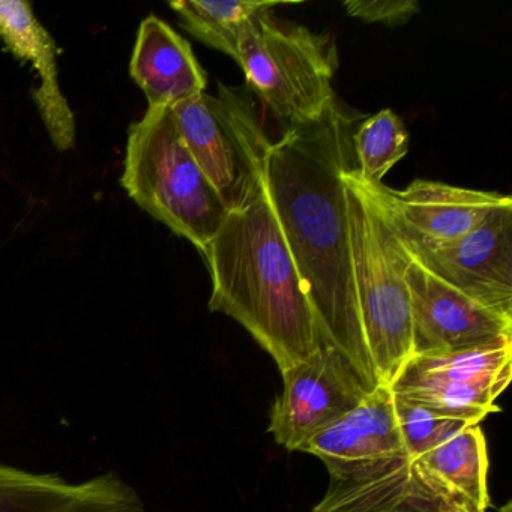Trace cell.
<instances>
[{
  "instance_id": "obj_19",
  "label": "cell",
  "mask_w": 512,
  "mask_h": 512,
  "mask_svg": "<svg viewBox=\"0 0 512 512\" xmlns=\"http://www.w3.org/2000/svg\"><path fill=\"white\" fill-rule=\"evenodd\" d=\"M352 140L356 176L368 185L382 184L383 176L409 152V133L389 109L359 122Z\"/></svg>"
},
{
  "instance_id": "obj_9",
  "label": "cell",
  "mask_w": 512,
  "mask_h": 512,
  "mask_svg": "<svg viewBox=\"0 0 512 512\" xmlns=\"http://www.w3.org/2000/svg\"><path fill=\"white\" fill-rule=\"evenodd\" d=\"M394 233L407 256L434 277L512 317V203L454 241L428 242Z\"/></svg>"
},
{
  "instance_id": "obj_21",
  "label": "cell",
  "mask_w": 512,
  "mask_h": 512,
  "mask_svg": "<svg viewBox=\"0 0 512 512\" xmlns=\"http://www.w3.org/2000/svg\"><path fill=\"white\" fill-rule=\"evenodd\" d=\"M344 8L350 17L389 28L406 25L419 13L416 0H347Z\"/></svg>"
},
{
  "instance_id": "obj_7",
  "label": "cell",
  "mask_w": 512,
  "mask_h": 512,
  "mask_svg": "<svg viewBox=\"0 0 512 512\" xmlns=\"http://www.w3.org/2000/svg\"><path fill=\"white\" fill-rule=\"evenodd\" d=\"M512 376V337L451 352L413 355L389 389L434 415L479 424L500 412Z\"/></svg>"
},
{
  "instance_id": "obj_8",
  "label": "cell",
  "mask_w": 512,
  "mask_h": 512,
  "mask_svg": "<svg viewBox=\"0 0 512 512\" xmlns=\"http://www.w3.org/2000/svg\"><path fill=\"white\" fill-rule=\"evenodd\" d=\"M326 469L328 490L311 512H484L406 452Z\"/></svg>"
},
{
  "instance_id": "obj_13",
  "label": "cell",
  "mask_w": 512,
  "mask_h": 512,
  "mask_svg": "<svg viewBox=\"0 0 512 512\" xmlns=\"http://www.w3.org/2000/svg\"><path fill=\"white\" fill-rule=\"evenodd\" d=\"M0 512H146V506L115 472L70 482L0 464Z\"/></svg>"
},
{
  "instance_id": "obj_17",
  "label": "cell",
  "mask_w": 512,
  "mask_h": 512,
  "mask_svg": "<svg viewBox=\"0 0 512 512\" xmlns=\"http://www.w3.org/2000/svg\"><path fill=\"white\" fill-rule=\"evenodd\" d=\"M169 5L178 14L185 31L238 62L239 46L245 34L281 2L176 0Z\"/></svg>"
},
{
  "instance_id": "obj_12",
  "label": "cell",
  "mask_w": 512,
  "mask_h": 512,
  "mask_svg": "<svg viewBox=\"0 0 512 512\" xmlns=\"http://www.w3.org/2000/svg\"><path fill=\"white\" fill-rule=\"evenodd\" d=\"M406 283L412 310L413 355L451 352L512 337L511 316L473 301L412 259L407 265Z\"/></svg>"
},
{
  "instance_id": "obj_1",
  "label": "cell",
  "mask_w": 512,
  "mask_h": 512,
  "mask_svg": "<svg viewBox=\"0 0 512 512\" xmlns=\"http://www.w3.org/2000/svg\"><path fill=\"white\" fill-rule=\"evenodd\" d=\"M359 115L337 100L271 143L263 182L316 316L322 346L340 349L368 389L379 388L359 317L343 176L356 169Z\"/></svg>"
},
{
  "instance_id": "obj_5",
  "label": "cell",
  "mask_w": 512,
  "mask_h": 512,
  "mask_svg": "<svg viewBox=\"0 0 512 512\" xmlns=\"http://www.w3.org/2000/svg\"><path fill=\"white\" fill-rule=\"evenodd\" d=\"M239 67L262 103L290 127L320 118L334 103L337 53L304 26L260 17L239 46Z\"/></svg>"
},
{
  "instance_id": "obj_2",
  "label": "cell",
  "mask_w": 512,
  "mask_h": 512,
  "mask_svg": "<svg viewBox=\"0 0 512 512\" xmlns=\"http://www.w3.org/2000/svg\"><path fill=\"white\" fill-rule=\"evenodd\" d=\"M202 254L212 280L209 310L241 323L281 373L320 349L316 316L265 182L241 209L227 214Z\"/></svg>"
},
{
  "instance_id": "obj_3",
  "label": "cell",
  "mask_w": 512,
  "mask_h": 512,
  "mask_svg": "<svg viewBox=\"0 0 512 512\" xmlns=\"http://www.w3.org/2000/svg\"><path fill=\"white\" fill-rule=\"evenodd\" d=\"M349 172L344 173L343 181L359 317L377 382L389 388L413 356L406 283L410 259L388 221L350 179Z\"/></svg>"
},
{
  "instance_id": "obj_11",
  "label": "cell",
  "mask_w": 512,
  "mask_h": 512,
  "mask_svg": "<svg viewBox=\"0 0 512 512\" xmlns=\"http://www.w3.org/2000/svg\"><path fill=\"white\" fill-rule=\"evenodd\" d=\"M349 176L395 232L421 241H454L481 226L497 209L512 203L509 196L443 182L416 179L404 190H392L383 184H364L356 176V169Z\"/></svg>"
},
{
  "instance_id": "obj_20",
  "label": "cell",
  "mask_w": 512,
  "mask_h": 512,
  "mask_svg": "<svg viewBox=\"0 0 512 512\" xmlns=\"http://www.w3.org/2000/svg\"><path fill=\"white\" fill-rule=\"evenodd\" d=\"M394 395V394H392ZM395 418L403 439L404 451L410 457H421L446 437L467 425L458 419L442 418L430 410L394 395Z\"/></svg>"
},
{
  "instance_id": "obj_15",
  "label": "cell",
  "mask_w": 512,
  "mask_h": 512,
  "mask_svg": "<svg viewBox=\"0 0 512 512\" xmlns=\"http://www.w3.org/2000/svg\"><path fill=\"white\" fill-rule=\"evenodd\" d=\"M130 73L145 92L149 109L175 106L208 85L190 43L155 16L140 23Z\"/></svg>"
},
{
  "instance_id": "obj_14",
  "label": "cell",
  "mask_w": 512,
  "mask_h": 512,
  "mask_svg": "<svg viewBox=\"0 0 512 512\" xmlns=\"http://www.w3.org/2000/svg\"><path fill=\"white\" fill-rule=\"evenodd\" d=\"M0 40L8 52L20 61L31 62L37 71L40 86L32 91V98L53 145L58 151H70L76 146V119L59 89L56 56L61 50L35 17L31 4L0 0Z\"/></svg>"
},
{
  "instance_id": "obj_4",
  "label": "cell",
  "mask_w": 512,
  "mask_h": 512,
  "mask_svg": "<svg viewBox=\"0 0 512 512\" xmlns=\"http://www.w3.org/2000/svg\"><path fill=\"white\" fill-rule=\"evenodd\" d=\"M121 184L143 211L202 253L229 214L191 157L170 107L148 109L131 125Z\"/></svg>"
},
{
  "instance_id": "obj_16",
  "label": "cell",
  "mask_w": 512,
  "mask_h": 512,
  "mask_svg": "<svg viewBox=\"0 0 512 512\" xmlns=\"http://www.w3.org/2000/svg\"><path fill=\"white\" fill-rule=\"evenodd\" d=\"M298 451L316 455L326 467L403 454L391 389H374L356 409L311 437Z\"/></svg>"
},
{
  "instance_id": "obj_10",
  "label": "cell",
  "mask_w": 512,
  "mask_h": 512,
  "mask_svg": "<svg viewBox=\"0 0 512 512\" xmlns=\"http://www.w3.org/2000/svg\"><path fill=\"white\" fill-rule=\"evenodd\" d=\"M281 376L284 389L272 406L268 431L287 451H298L371 392L352 361L334 346H320Z\"/></svg>"
},
{
  "instance_id": "obj_6",
  "label": "cell",
  "mask_w": 512,
  "mask_h": 512,
  "mask_svg": "<svg viewBox=\"0 0 512 512\" xmlns=\"http://www.w3.org/2000/svg\"><path fill=\"white\" fill-rule=\"evenodd\" d=\"M170 109L191 157L229 212L241 209L263 182L272 143L251 98L221 85L217 97L202 92Z\"/></svg>"
},
{
  "instance_id": "obj_18",
  "label": "cell",
  "mask_w": 512,
  "mask_h": 512,
  "mask_svg": "<svg viewBox=\"0 0 512 512\" xmlns=\"http://www.w3.org/2000/svg\"><path fill=\"white\" fill-rule=\"evenodd\" d=\"M418 458L437 478L481 511L490 508L487 442L479 424L464 425Z\"/></svg>"
}]
</instances>
